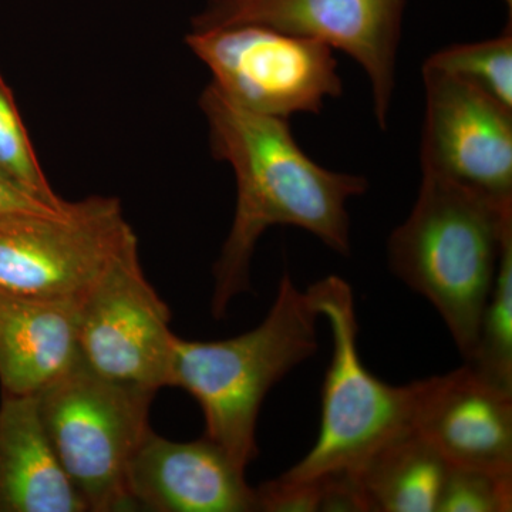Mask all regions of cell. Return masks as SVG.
<instances>
[{"label": "cell", "instance_id": "cell-1", "mask_svg": "<svg viewBox=\"0 0 512 512\" xmlns=\"http://www.w3.org/2000/svg\"><path fill=\"white\" fill-rule=\"evenodd\" d=\"M212 154L232 168L237 183L234 221L214 265L211 311L224 318L229 303L251 289L252 256L266 229H305L336 254L349 256L348 204L369 190L362 175L330 171L293 137L288 120L239 106L211 82L200 96Z\"/></svg>", "mask_w": 512, "mask_h": 512}, {"label": "cell", "instance_id": "cell-2", "mask_svg": "<svg viewBox=\"0 0 512 512\" xmlns=\"http://www.w3.org/2000/svg\"><path fill=\"white\" fill-rule=\"evenodd\" d=\"M511 228L512 202L423 171L412 212L390 235V269L436 308L466 362Z\"/></svg>", "mask_w": 512, "mask_h": 512}, {"label": "cell", "instance_id": "cell-3", "mask_svg": "<svg viewBox=\"0 0 512 512\" xmlns=\"http://www.w3.org/2000/svg\"><path fill=\"white\" fill-rule=\"evenodd\" d=\"M308 291L291 275L279 282L274 305L255 329L235 338H175L170 386L201 406L205 436L245 468L258 457L259 410L272 387L319 348L318 320Z\"/></svg>", "mask_w": 512, "mask_h": 512}, {"label": "cell", "instance_id": "cell-4", "mask_svg": "<svg viewBox=\"0 0 512 512\" xmlns=\"http://www.w3.org/2000/svg\"><path fill=\"white\" fill-rule=\"evenodd\" d=\"M306 291L320 318L328 320L332 360L323 383L318 440L301 461L275 478L286 485L355 474L384 444L413 426V383L393 386L363 365L355 295L349 282L330 275Z\"/></svg>", "mask_w": 512, "mask_h": 512}, {"label": "cell", "instance_id": "cell-5", "mask_svg": "<svg viewBox=\"0 0 512 512\" xmlns=\"http://www.w3.org/2000/svg\"><path fill=\"white\" fill-rule=\"evenodd\" d=\"M154 394L104 379L82 360L36 394L50 444L87 511H137L128 467L151 430Z\"/></svg>", "mask_w": 512, "mask_h": 512}, {"label": "cell", "instance_id": "cell-6", "mask_svg": "<svg viewBox=\"0 0 512 512\" xmlns=\"http://www.w3.org/2000/svg\"><path fill=\"white\" fill-rule=\"evenodd\" d=\"M137 244L114 197L93 195L56 212L0 215V293L82 302Z\"/></svg>", "mask_w": 512, "mask_h": 512}, {"label": "cell", "instance_id": "cell-7", "mask_svg": "<svg viewBox=\"0 0 512 512\" xmlns=\"http://www.w3.org/2000/svg\"><path fill=\"white\" fill-rule=\"evenodd\" d=\"M185 43L210 69L215 87L264 116L316 114L343 93L335 50L318 40L241 25L191 30Z\"/></svg>", "mask_w": 512, "mask_h": 512}, {"label": "cell", "instance_id": "cell-8", "mask_svg": "<svg viewBox=\"0 0 512 512\" xmlns=\"http://www.w3.org/2000/svg\"><path fill=\"white\" fill-rule=\"evenodd\" d=\"M407 0H208L192 32L256 25L325 43L365 70L384 130L396 90L397 52Z\"/></svg>", "mask_w": 512, "mask_h": 512}, {"label": "cell", "instance_id": "cell-9", "mask_svg": "<svg viewBox=\"0 0 512 512\" xmlns=\"http://www.w3.org/2000/svg\"><path fill=\"white\" fill-rule=\"evenodd\" d=\"M170 320L134 245L80 303V360L104 379L157 393L170 386L177 338Z\"/></svg>", "mask_w": 512, "mask_h": 512}, {"label": "cell", "instance_id": "cell-10", "mask_svg": "<svg viewBox=\"0 0 512 512\" xmlns=\"http://www.w3.org/2000/svg\"><path fill=\"white\" fill-rule=\"evenodd\" d=\"M421 170L512 202V109L456 77L423 70Z\"/></svg>", "mask_w": 512, "mask_h": 512}, {"label": "cell", "instance_id": "cell-11", "mask_svg": "<svg viewBox=\"0 0 512 512\" xmlns=\"http://www.w3.org/2000/svg\"><path fill=\"white\" fill-rule=\"evenodd\" d=\"M412 424L451 466L512 476V396L467 365L413 382Z\"/></svg>", "mask_w": 512, "mask_h": 512}, {"label": "cell", "instance_id": "cell-12", "mask_svg": "<svg viewBox=\"0 0 512 512\" xmlns=\"http://www.w3.org/2000/svg\"><path fill=\"white\" fill-rule=\"evenodd\" d=\"M137 511L256 512L245 468L207 436L171 441L148 431L127 474Z\"/></svg>", "mask_w": 512, "mask_h": 512}, {"label": "cell", "instance_id": "cell-13", "mask_svg": "<svg viewBox=\"0 0 512 512\" xmlns=\"http://www.w3.org/2000/svg\"><path fill=\"white\" fill-rule=\"evenodd\" d=\"M80 303L0 293L2 394L40 393L80 362Z\"/></svg>", "mask_w": 512, "mask_h": 512}, {"label": "cell", "instance_id": "cell-14", "mask_svg": "<svg viewBox=\"0 0 512 512\" xmlns=\"http://www.w3.org/2000/svg\"><path fill=\"white\" fill-rule=\"evenodd\" d=\"M47 437L36 394H2L0 512H86Z\"/></svg>", "mask_w": 512, "mask_h": 512}, {"label": "cell", "instance_id": "cell-15", "mask_svg": "<svg viewBox=\"0 0 512 512\" xmlns=\"http://www.w3.org/2000/svg\"><path fill=\"white\" fill-rule=\"evenodd\" d=\"M448 463L416 427L384 444L356 471L370 512H437Z\"/></svg>", "mask_w": 512, "mask_h": 512}, {"label": "cell", "instance_id": "cell-16", "mask_svg": "<svg viewBox=\"0 0 512 512\" xmlns=\"http://www.w3.org/2000/svg\"><path fill=\"white\" fill-rule=\"evenodd\" d=\"M466 365L485 383L512 396V228L505 234L476 350Z\"/></svg>", "mask_w": 512, "mask_h": 512}, {"label": "cell", "instance_id": "cell-17", "mask_svg": "<svg viewBox=\"0 0 512 512\" xmlns=\"http://www.w3.org/2000/svg\"><path fill=\"white\" fill-rule=\"evenodd\" d=\"M423 70L463 80L512 109V33L481 42L453 45L433 53Z\"/></svg>", "mask_w": 512, "mask_h": 512}, {"label": "cell", "instance_id": "cell-18", "mask_svg": "<svg viewBox=\"0 0 512 512\" xmlns=\"http://www.w3.org/2000/svg\"><path fill=\"white\" fill-rule=\"evenodd\" d=\"M0 175L53 205L66 200L53 191L36 156L12 90L0 73Z\"/></svg>", "mask_w": 512, "mask_h": 512}, {"label": "cell", "instance_id": "cell-19", "mask_svg": "<svg viewBox=\"0 0 512 512\" xmlns=\"http://www.w3.org/2000/svg\"><path fill=\"white\" fill-rule=\"evenodd\" d=\"M512 476L448 464L437 512H510Z\"/></svg>", "mask_w": 512, "mask_h": 512}, {"label": "cell", "instance_id": "cell-20", "mask_svg": "<svg viewBox=\"0 0 512 512\" xmlns=\"http://www.w3.org/2000/svg\"><path fill=\"white\" fill-rule=\"evenodd\" d=\"M69 201L63 205H53L40 200L8 178L0 175V215L22 214V212H56L66 208Z\"/></svg>", "mask_w": 512, "mask_h": 512}, {"label": "cell", "instance_id": "cell-21", "mask_svg": "<svg viewBox=\"0 0 512 512\" xmlns=\"http://www.w3.org/2000/svg\"><path fill=\"white\" fill-rule=\"evenodd\" d=\"M505 3H507L508 8H512V0H504Z\"/></svg>", "mask_w": 512, "mask_h": 512}]
</instances>
